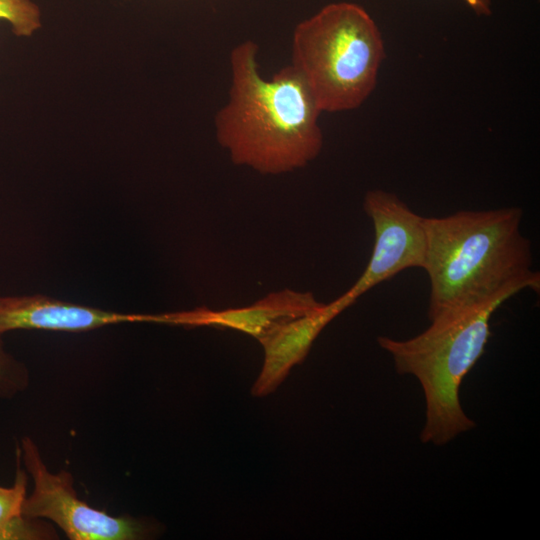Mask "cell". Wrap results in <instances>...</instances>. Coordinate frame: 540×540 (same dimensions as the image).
<instances>
[{
    "label": "cell",
    "mask_w": 540,
    "mask_h": 540,
    "mask_svg": "<svg viewBox=\"0 0 540 540\" xmlns=\"http://www.w3.org/2000/svg\"><path fill=\"white\" fill-rule=\"evenodd\" d=\"M509 298L501 296L442 314L407 340L377 338L397 373L411 375L420 383L426 404L423 443L441 446L474 428L475 422L461 406L460 386L485 351L493 313Z\"/></svg>",
    "instance_id": "3957f363"
},
{
    "label": "cell",
    "mask_w": 540,
    "mask_h": 540,
    "mask_svg": "<svg viewBox=\"0 0 540 540\" xmlns=\"http://www.w3.org/2000/svg\"><path fill=\"white\" fill-rule=\"evenodd\" d=\"M0 20L19 37H29L41 27L40 9L31 0H0Z\"/></svg>",
    "instance_id": "30bf717a"
},
{
    "label": "cell",
    "mask_w": 540,
    "mask_h": 540,
    "mask_svg": "<svg viewBox=\"0 0 540 540\" xmlns=\"http://www.w3.org/2000/svg\"><path fill=\"white\" fill-rule=\"evenodd\" d=\"M472 10L478 15H490L491 1L490 0H464Z\"/></svg>",
    "instance_id": "7c38bea8"
},
{
    "label": "cell",
    "mask_w": 540,
    "mask_h": 540,
    "mask_svg": "<svg viewBox=\"0 0 540 540\" xmlns=\"http://www.w3.org/2000/svg\"><path fill=\"white\" fill-rule=\"evenodd\" d=\"M522 216L521 208L505 207L425 217L430 320L523 289L539 292Z\"/></svg>",
    "instance_id": "7a4b0ae2"
},
{
    "label": "cell",
    "mask_w": 540,
    "mask_h": 540,
    "mask_svg": "<svg viewBox=\"0 0 540 540\" xmlns=\"http://www.w3.org/2000/svg\"><path fill=\"white\" fill-rule=\"evenodd\" d=\"M148 314H123L43 295L0 297V338L16 329L86 331L123 322H148Z\"/></svg>",
    "instance_id": "9c48e42d"
},
{
    "label": "cell",
    "mask_w": 540,
    "mask_h": 540,
    "mask_svg": "<svg viewBox=\"0 0 540 540\" xmlns=\"http://www.w3.org/2000/svg\"><path fill=\"white\" fill-rule=\"evenodd\" d=\"M29 385L27 367L5 351L0 338V398L9 399Z\"/></svg>",
    "instance_id": "8fae6325"
},
{
    "label": "cell",
    "mask_w": 540,
    "mask_h": 540,
    "mask_svg": "<svg viewBox=\"0 0 540 540\" xmlns=\"http://www.w3.org/2000/svg\"><path fill=\"white\" fill-rule=\"evenodd\" d=\"M385 56L369 13L356 3L337 2L295 27L290 65L321 112L336 113L357 109L369 98Z\"/></svg>",
    "instance_id": "277c9868"
},
{
    "label": "cell",
    "mask_w": 540,
    "mask_h": 540,
    "mask_svg": "<svg viewBox=\"0 0 540 540\" xmlns=\"http://www.w3.org/2000/svg\"><path fill=\"white\" fill-rule=\"evenodd\" d=\"M17 450L34 484L23 502V516L51 520L71 540H137L158 530L138 519L111 516L79 499L71 474L50 472L30 437H24Z\"/></svg>",
    "instance_id": "5b68a950"
},
{
    "label": "cell",
    "mask_w": 540,
    "mask_h": 540,
    "mask_svg": "<svg viewBox=\"0 0 540 540\" xmlns=\"http://www.w3.org/2000/svg\"><path fill=\"white\" fill-rule=\"evenodd\" d=\"M349 306L341 295L314 312L278 325L260 338L264 362L252 395L264 397L273 393L291 368L304 361L320 332Z\"/></svg>",
    "instance_id": "ba28073f"
},
{
    "label": "cell",
    "mask_w": 540,
    "mask_h": 540,
    "mask_svg": "<svg viewBox=\"0 0 540 540\" xmlns=\"http://www.w3.org/2000/svg\"><path fill=\"white\" fill-rule=\"evenodd\" d=\"M363 207L373 223L375 238L365 270L342 294L350 305L405 269H423L427 251L425 217L412 211L397 195L369 190Z\"/></svg>",
    "instance_id": "8992f818"
},
{
    "label": "cell",
    "mask_w": 540,
    "mask_h": 540,
    "mask_svg": "<svg viewBox=\"0 0 540 540\" xmlns=\"http://www.w3.org/2000/svg\"><path fill=\"white\" fill-rule=\"evenodd\" d=\"M258 51L257 43L246 40L230 53L231 83L215 115L216 139L236 165L264 175L287 173L320 154L322 112L290 64L264 78Z\"/></svg>",
    "instance_id": "6da1fadb"
},
{
    "label": "cell",
    "mask_w": 540,
    "mask_h": 540,
    "mask_svg": "<svg viewBox=\"0 0 540 540\" xmlns=\"http://www.w3.org/2000/svg\"><path fill=\"white\" fill-rule=\"evenodd\" d=\"M324 304L316 300L311 292L283 289L269 293L245 307L224 310L198 307L189 311L162 313L160 323L187 328H230L259 340L278 325L314 312Z\"/></svg>",
    "instance_id": "52a82bcc"
}]
</instances>
